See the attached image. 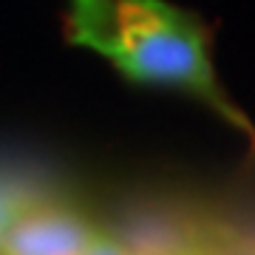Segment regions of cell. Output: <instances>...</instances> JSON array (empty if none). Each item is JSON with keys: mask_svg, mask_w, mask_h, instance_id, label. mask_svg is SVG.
I'll return each instance as SVG.
<instances>
[{"mask_svg": "<svg viewBox=\"0 0 255 255\" xmlns=\"http://www.w3.org/2000/svg\"><path fill=\"white\" fill-rule=\"evenodd\" d=\"M68 43L105 57L139 85L176 88L204 102L255 145V128L221 88L210 34L196 14L167 0H68Z\"/></svg>", "mask_w": 255, "mask_h": 255, "instance_id": "6da1fadb", "label": "cell"}, {"mask_svg": "<svg viewBox=\"0 0 255 255\" xmlns=\"http://www.w3.org/2000/svg\"><path fill=\"white\" fill-rule=\"evenodd\" d=\"M97 230L54 196L37 201L0 230V255H80Z\"/></svg>", "mask_w": 255, "mask_h": 255, "instance_id": "7a4b0ae2", "label": "cell"}, {"mask_svg": "<svg viewBox=\"0 0 255 255\" xmlns=\"http://www.w3.org/2000/svg\"><path fill=\"white\" fill-rule=\"evenodd\" d=\"M51 199V193L43 184L31 182L26 176H3L0 173V230L6 227L14 216L28 210L37 201Z\"/></svg>", "mask_w": 255, "mask_h": 255, "instance_id": "3957f363", "label": "cell"}, {"mask_svg": "<svg viewBox=\"0 0 255 255\" xmlns=\"http://www.w3.org/2000/svg\"><path fill=\"white\" fill-rule=\"evenodd\" d=\"M80 255H130L125 250V247L119 244L117 238H111V236H102V233H97L94 236V241L85 250H82Z\"/></svg>", "mask_w": 255, "mask_h": 255, "instance_id": "277c9868", "label": "cell"}]
</instances>
